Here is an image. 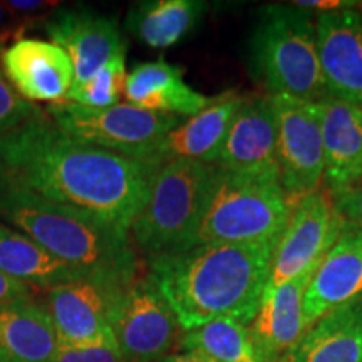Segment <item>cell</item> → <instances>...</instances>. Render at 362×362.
Masks as SVG:
<instances>
[{
  "instance_id": "obj_1",
  "label": "cell",
  "mask_w": 362,
  "mask_h": 362,
  "mask_svg": "<svg viewBox=\"0 0 362 362\" xmlns=\"http://www.w3.org/2000/svg\"><path fill=\"white\" fill-rule=\"evenodd\" d=\"M146 163L89 146L39 115L0 136V187L129 232L146 202Z\"/></svg>"
},
{
  "instance_id": "obj_2",
  "label": "cell",
  "mask_w": 362,
  "mask_h": 362,
  "mask_svg": "<svg viewBox=\"0 0 362 362\" xmlns=\"http://www.w3.org/2000/svg\"><path fill=\"white\" fill-rule=\"evenodd\" d=\"M279 238L208 243L148 259V277L173 309L183 332L216 319L250 325L269 282Z\"/></svg>"
},
{
  "instance_id": "obj_3",
  "label": "cell",
  "mask_w": 362,
  "mask_h": 362,
  "mask_svg": "<svg viewBox=\"0 0 362 362\" xmlns=\"http://www.w3.org/2000/svg\"><path fill=\"white\" fill-rule=\"evenodd\" d=\"M0 221L37 242L81 277L128 287L136 280L138 259L129 232L0 187Z\"/></svg>"
},
{
  "instance_id": "obj_4",
  "label": "cell",
  "mask_w": 362,
  "mask_h": 362,
  "mask_svg": "<svg viewBox=\"0 0 362 362\" xmlns=\"http://www.w3.org/2000/svg\"><path fill=\"white\" fill-rule=\"evenodd\" d=\"M252 78L267 96L319 103L329 96L310 12L291 4H272L259 13L248 44Z\"/></svg>"
},
{
  "instance_id": "obj_5",
  "label": "cell",
  "mask_w": 362,
  "mask_h": 362,
  "mask_svg": "<svg viewBox=\"0 0 362 362\" xmlns=\"http://www.w3.org/2000/svg\"><path fill=\"white\" fill-rule=\"evenodd\" d=\"M215 170V165L178 160L153 173L146 202L129 228L148 259L193 248Z\"/></svg>"
},
{
  "instance_id": "obj_6",
  "label": "cell",
  "mask_w": 362,
  "mask_h": 362,
  "mask_svg": "<svg viewBox=\"0 0 362 362\" xmlns=\"http://www.w3.org/2000/svg\"><path fill=\"white\" fill-rule=\"evenodd\" d=\"M296 202L279 176L235 175L216 166L193 247L280 238Z\"/></svg>"
},
{
  "instance_id": "obj_7",
  "label": "cell",
  "mask_w": 362,
  "mask_h": 362,
  "mask_svg": "<svg viewBox=\"0 0 362 362\" xmlns=\"http://www.w3.org/2000/svg\"><path fill=\"white\" fill-rule=\"evenodd\" d=\"M49 115L57 128L76 141L139 161H146L163 139L187 119L141 110L129 103L103 110L57 103L49 107Z\"/></svg>"
},
{
  "instance_id": "obj_8",
  "label": "cell",
  "mask_w": 362,
  "mask_h": 362,
  "mask_svg": "<svg viewBox=\"0 0 362 362\" xmlns=\"http://www.w3.org/2000/svg\"><path fill=\"white\" fill-rule=\"evenodd\" d=\"M346 220L329 188L298 198L272 257L269 291L292 280L314 275L336 245Z\"/></svg>"
},
{
  "instance_id": "obj_9",
  "label": "cell",
  "mask_w": 362,
  "mask_h": 362,
  "mask_svg": "<svg viewBox=\"0 0 362 362\" xmlns=\"http://www.w3.org/2000/svg\"><path fill=\"white\" fill-rule=\"evenodd\" d=\"M111 330L124 362H158L173 349L180 324L151 279L124 288L111 317Z\"/></svg>"
},
{
  "instance_id": "obj_10",
  "label": "cell",
  "mask_w": 362,
  "mask_h": 362,
  "mask_svg": "<svg viewBox=\"0 0 362 362\" xmlns=\"http://www.w3.org/2000/svg\"><path fill=\"white\" fill-rule=\"evenodd\" d=\"M277 126L280 183L292 198L322 188L325 165L319 104L270 96Z\"/></svg>"
},
{
  "instance_id": "obj_11",
  "label": "cell",
  "mask_w": 362,
  "mask_h": 362,
  "mask_svg": "<svg viewBox=\"0 0 362 362\" xmlns=\"http://www.w3.org/2000/svg\"><path fill=\"white\" fill-rule=\"evenodd\" d=\"M126 287L79 279L47 288L45 304L59 346L116 344L111 317Z\"/></svg>"
},
{
  "instance_id": "obj_12",
  "label": "cell",
  "mask_w": 362,
  "mask_h": 362,
  "mask_svg": "<svg viewBox=\"0 0 362 362\" xmlns=\"http://www.w3.org/2000/svg\"><path fill=\"white\" fill-rule=\"evenodd\" d=\"M45 34L69 56L74 67L72 84L93 78L116 54L128 49L115 19L84 7L59 8L45 24Z\"/></svg>"
},
{
  "instance_id": "obj_13",
  "label": "cell",
  "mask_w": 362,
  "mask_h": 362,
  "mask_svg": "<svg viewBox=\"0 0 362 362\" xmlns=\"http://www.w3.org/2000/svg\"><path fill=\"white\" fill-rule=\"evenodd\" d=\"M315 39L329 96L362 103V4L319 13Z\"/></svg>"
},
{
  "instance_id": "obj_14",
  "label": "cell",
  "mask_w": 362,
  "mask_h": 362,
  "mask_svg": "<svg viewBox=\"0 0 362 362\" xmlns=\"http://www.w3.org/2000/svg\"><path fill=\"white\" fill-rule=\"evenodd\" d=\"M215 166L235 175L279 176L277 126L270 96H245Z\"/></svg>"
},
{
  "instance_id": "obj_15",
  "label": "cell",
  "mask_w": 362,
  "mask_h": 362,
  "mask_svg": "<svg viewBox=\"0 0 362 362\" xmlns=\"http://www.w3.org/2000/svg\"><path fill=\"white\" fill-rule=\"evenodd\" d=\"M362 298V226L347 223L314 272L304 293V329L339 307ZM305 334V332H304Z\"/></svg>"
},
{
  "instance_id": "obj_16",
  "label": "cell",
  "mask_w": 362,
  "mask_h": 362,
  "mask_svg": "<svg viewBox=\"0 0 362 362\" xmlns=\"http://www.w3.org/2000/svg\"><path fill=\"white\" fill-rule=\"evenodd\" d=\"M0 64L13 89L29 103H64L74 83L69 56L47 40H17L0 52Z\"/></svg>"
},
{
  "instance_id": "obj_17",
  "label": "cell",
  "mask_w": 362,
  "mask_h": 362,
  "mask_svg": "<svg viewBox=\"0 0 362 362\" xmlns=\"http://www.w3.org/2000/svg\"><path fill=\"white\" fill-rule=\"evenodd\" d=\"M245 94L228 89L211 99L205 110L187 117L163 139L160 146L148 158L146 165L153 171L166 163L188 160L215 165L225 136L235 115L242 106Z\"/></svg>"
},
{
  "instance_id": "obj_18",
  "label": "cell",
  "mask_w": 362,
  "mask_h": 362,
  "mask_svg": "<svg viewBox=\"0 0 362 362\" xmlns=\"http://www.w3.org/2000/svg\"><path fill=\"white\" fill-rule=\"evenodd\" d=\"M319 104L324 180L332 194L362 181V103L327 96Z\"/></svg>"
},
{
  "instance_id": "obj_19",
  "label": "cell",
  "mask_w": 362,
  "mask_h": 362,
  "mask_svg": "<svg viewBox=\"0 0 362 362\" xmlns=\"http://www.w3.org/2000/svg\"><path fill=\"white\" fill-rule=\"evenodd\" d=\"M124 96L136 107L180 117L198 115L214 99L185 83V71L165 59L136 64L126 78Z\"/></svg>"
},
{
  "instance_id": "obj_20",
  "label": "cell",
  "mask_w": 362,
  "mask_h": 362,
  "mask_svg": "<svg viewBox=\"0 0 362 362\" xmlns=\"http://www.w3.org/2000/svg\"><path fill=\"white\" fill-rule=\"evenodd\" d=\"M312 275L265 288L250 330L269 362H279L304 336V293Z\"/></svg>"
},
{
  "instance_id": "obj_21",
  "label": "cell",
  "mask_w": 362,
  "mask_h": 362,
  "mask_svg": "<svg viewBox=\"0 0 362 362\" xmlns=\"http://www.w3.org/2000/svg\"><path fill=\"white\" fill-rule=\"evenodd\" d=\"M56 329L42 304L33 298L0 304V362H54Z\"/></svg>"
},
{
  "instance_id": "obj_22",
  "label": "cell",
  "mask_w": 362,
  "mask_h": 362,
  "mask_svg": "<svg viewBox=\"0 0 362 362\" xmlns=\"http://www.w3.org/2000/svg\"><path fill=\"white\" fill-rule=\"evenodd\" d=\"M279 362H362V298L317 320Z\"/></svg>"
},
{
  "instance_id": "obj_23",
  "label": "cell",
  "mask_w": 362,
  "mask_h": 362,
  "mask_svg": "<svg viewBox=\"0 0 362 362\" xmlns=\"http://www.w3.org/2000/svg\"><path fill=\"white\" fill-rule=\"evenodd\" d=\"M208 11L202 0H144L129 7L126 29L151 49L178 44Z\"/></svg>"
},
{
  "instance_id": "obj_24",
  "label": "cell",
  "mask_w": 362,
  "mask_h": 362,
  "mask_svg": "<svg viewBox=\"0 0 362 362\" xmlns=\"http://www.w3.org/2000/svg\"><path fill=\"white\" fill-rule=\"evenodd\" d=\"M0 272L8 277L42 288L79 280L76 272L64 262L51 255L45 248L19 230L0 221Z\"/></svg>"
},
{
  "instance_id": "obj_25",
  "label": "cell",
  "mask_w": 362,
  "mask_h": 362,
  "mask_svg": "<svg viewBox=\"0 0 362 362\" xmlns=\"http://www.w3.org/2000/svg\"><path fill=\"white\" fill-rule=\"evenodd\" d=\"M178 346L210 362H269L252 336L250 325L235 319H216L183 332Z\"/></svg>"
},
{
  "instance_id": "obj_26",
  "label": "cell",
  "mask_w": 362,
  "mask_h": 362,
  "mask_svg": "<svg viewBox=\"0 0 362 362\" xmlns=\"http://www.w3.org/2000/svg\"><path fill=\"white\" fill-rule=\"evenodd\" d=\"M126 78H128V72H126L124 51L116 54L93 78L81 84H72L64 103L94 107V110L116 106V104H119L121 93H124Z\"/></svg>"
},
{
  "instance_id": "obj_27",
  "label": "cell",
  "mask_w": 362,
  "mask_h": 362,
  "mask_svg": "<svg viewBox=\"0 0 362 362\" xmlns=\"http://www.w3.org/2000/svg\"><path fill=\"white\" fill-rule=\"evenodd\" d=\"M39 115H42L39 106L29 103L13 89L0 64V136Z\"/></svg>"
},
{
  "instance_id": "obj_28",
  "label": "cell",
  "mask_w": 362,
  "mask_h": 362,
  "mask_svg": "<svg viewBox=\"0 0 362 362\" xmlns=\"http://www.w3.org/2000/svg\"><path fill=\"white\" fill-rule=\"evenodd\" d=\"M54 362H124L116 344L98 346H59Z\"/></svg>"
},
{
  "instance_id": "obj_29",
  "label": "cell",
  "mask_w": 362,
  "mask_h": 362,
  "mask_svg": "<svg viewBox=\"0 0 362 362\" xmlns=\"http://www.w3.org/2000/svg\"><path fill=\"white\" fill-rule=\"evenodd\" d=\"M336 205L347 223L362 226V185L334 194Z\"/></svg>"
},
{
  "instance_id": "obj_30",
  "label": "cell",
  "mask_w": 362,
  "mask_h": 362,
  "mask_svg": "<svg viewBox=\"0 0 362 362\" xmlns=\"http://www.w3.org/2000/svg\"><path fill=\"white\" fill-rule=\"evenodd\" d=\"M30 298V287L0 272V304Z\"/></svg>"
},
{
  "instance_id": "obj_31",
  "label": "cell",
  "mask_w": 362,
  "mask_h": 362,
  "mask_svg": "<svg viewBox=\"0 0 362 362\" xmlns=\"http://www.w3.org/2000/svg\"><path fill=\"white\" fill-rule=\"evenodd\" d=\"M359 2H351V0H297L293 2V6L298 8H304V11H320L324 12H334L341 11V8H349L356 7Z\"/></svg>"
},
{
  "instance_id": "obj_32",
  "label": "cell",
  "mask_w": 362,
  "mask_h": 362,
  "mask_svg": "<svg viewBox=\"0 0 362 362\" xmlns=\"http://www.w3.org/2000/svg\"><path fill=\"white\" fill-rule=\"evenodd\" d=\"M6 4L12 12H34V11H40V8L44 7L56 6V4L52 2H40V0H12V2H6Z\"/></svg>"
},
{
  "instance_id": "obj_33",
  "label": "cell",
  "mask_w": 362,
  "mask_h": 362,
  "mask_svg": "<svg viewBox=\"0 0 362 362\" xmlns=\"http://www.w3.org/2000/svg\"><path fill=\"white\" fill-rule=\"evenodd\" d=\"M158 362H210V361L205 359V357L200 354H194V352L180 351V352H173V354L170 352L168 356H165Z\"/></svg>"
},
{
  "instance_id": "obj_34",
  "label": "cell",
  "mask_w": 362,
  "mask_h": 362,
  "mask_svg": "<svg viewBox=\"0 0 362 362\" xmlns=\"http://www.w3.org/2000/svg\"><path fill=\"white\" fill-rule=\"evenodd\" d=\"M12 21V11L7 7V4L0 2V34L7 29V25Z\"/></svg>"
},
{
  "instance_id": "obj_35",
  "label": "cell",
  "mask_w": 362,
  "mask_h": 362,
  "mask_svg": "<svg viewBox=\"0 0 362 362\" xmlns=\"http://www.w3.org/2000/svg\"><path fill=\"white\" fill-rule=\"evenodd\" d=\"M361 185H362V181H361Z\"/></svg>"
}]
</instances>
